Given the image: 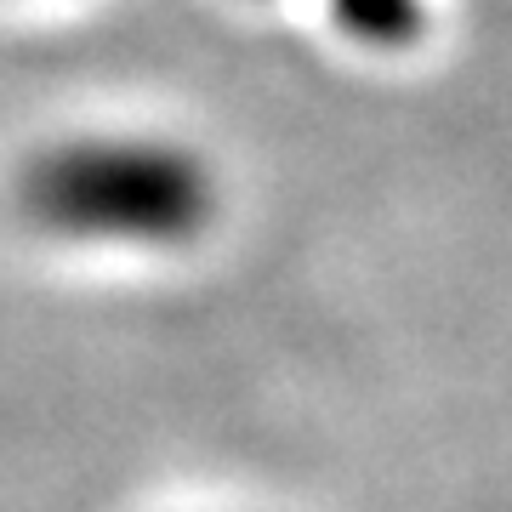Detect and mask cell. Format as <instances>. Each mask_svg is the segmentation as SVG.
Wrapping results in <instances>:
<instances>
[{
    "label": "cell",
    "instance_id": "cell-1",
    "mask_svg": "<svg viewBox=\"0 0 512 512\" xmlns=\"http://www.w3.org/2000/svg\"><path fill=\"white\" fill-rule=\"evenodd\" d=\"M23 205L35 222L63 234L177 239L205 222L211 188L200 165L171 148L74 143L29 165Z\"/></svg>",
    "mask_w": 512,
    "mask_h": 512
}]
</instances>
